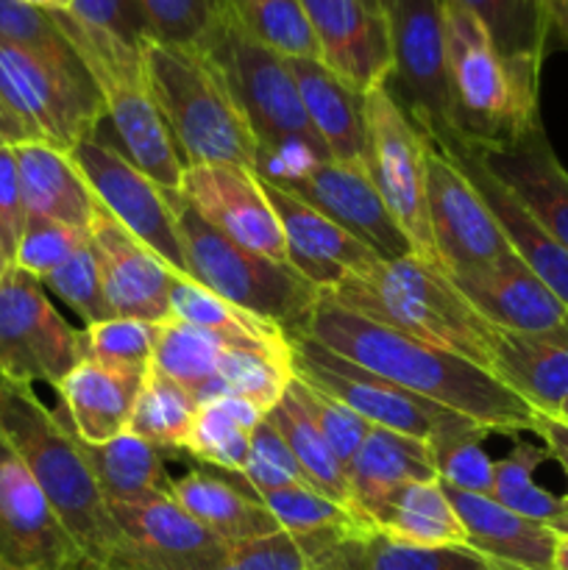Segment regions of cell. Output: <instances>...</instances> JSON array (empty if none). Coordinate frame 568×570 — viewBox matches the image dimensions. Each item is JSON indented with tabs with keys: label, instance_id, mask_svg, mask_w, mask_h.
<instances>
[{
	"label": "cell",
	"instance_id": "cell-24",
	"mask_svg": "<svg viewBox=\"0 0 568 570\" xmlns=\"http://www.w3.org/2000/svg\"><path fill=\"white\" fill-rule=\"evenodd\" d=\"M471 148V145H468ZM479 159L512 189L535 220L568 248V170L557 159L543 122L507 148H473Z\"/></svg>",
	"mask_w": 568,
	"mask_h": 570
},
{
	"label": "cell",
	"instance_id": "cell-63",
	"mask_svg": "<svg viewBox=\"0 0 568 570\" xmlns=\"http://www.w3.org/2000/svg\"><path fill=\"white\" fill-rule=\"evenodd\" d=\"M368 3H373V6H379V9H384V6H388V0H368Z\"/></svg>",
	"mask_w": 568,
	"mask_h": 570
},
{
	"label": "cell",
	"instance_id": "cell-40",
	"mask_svg": "<svg viewBox=\"0 0 568 570\" xmlns=\"http://www.w3.org/2000/svg\"><path fill=\"white\" fill-rule=\"evenodd\" d=\"M457 3L482 22L505 59L543 67L551 33L543 0H457Z\"/></svg>",
	"mask_w": 568,
	"mask_h": 570
},
{
	"label": "cell",
	"instance_id": "cell-33",
	"mask_svg": "<svg viewBox=\"0 0 568 570\" xmlns=\"http://www.w3.org/2000/svg\"><path fill=\"white\" fill-rule=\"evenodd\" d=\"M317 570H501L468 546H410L356 532L340 540Z\"/></svg>",
	"mask_w": 568,
	"mask_h": 570
},
{
	"label": "cell",
	"instance_id": "cell-26",
	"mask_svg": "<svg viewBox=\"0 0 568 570\" xmlns=\"http://www.w3.org/2000/svg\"><path fill=\"white\" fill-rule=\"evenodd\" d=\"M457 159V165L468 173L473 187L490 206L499 226L505 228L512 250L529 265V271L557 295L568 309V248H562L543 226L532 217V212L512 195V189L479 159V154L468 145L460 148H445Z\"/></svg>",
	"mask_w": 568,
	"mask_h": 570
},
{
	"label": "cell",
	"instance_id": "cell-42",
	"mask_svg": "<svg viewBox=\"0 0 568 570\" xmlns=\"http://www.w3.org/2000/svg\"><path fill=\"white\" fill-rule=\"evenodd\" d=\"M546 460H551L546 445L518 440V443L507 451V456L496 460L490 499H493L496 504L507 507V510L518 512V515L529 518V521H555V518L566 510L568 499L566 495L549 493V490H543L535 482V471H538Z\"/></svg>",
	"mask_w": 568,
	"mask_h": 570
},
{
	"label": "cell",
	"instance_id": "cell-10",
	"mask_svg": "<svg viewBox=\"0 0 568 570\" xmlns=\"http://www.w3.org/2000/svg\"><path fill=\"white\" fill-rule=\"evenodd\" d=\"M365 150L362 165L384 206L410 239L415 256L438 262L427 212V148L429 137L401 109L388 83L362 98ZM440 265V262H438Z\"/></svg>",
	"mask_w": 568,
	"mask_h": 570
},
{
	"label": "cell",
	"instance_id": "cell-2",
	"mask_svg": "<svg viewBox=\"0 0 568 570\" xmlns=\"http://www.w3.org/2000/svg\"><path fill=\"white\" fill-rule=\"evenodd\" d=\"M0 434L9 440L31 476L48 495L61 527L81 551L84 568L111 570L128 540L111 518L104 493L84 462L78 440L65 417L37 399L31 384L0 373Z\"/></svg>",
	"mask_w": 568,
	"mask_h": 570
},
{
	"label": "cell",
	"instance_id": "cell-14",
	"mask_svg": "<svg viewBox=\"0 0 568 570\" xmlns=\"http://www.w3.org/2000/svg\"><path fill=\"white\" fill-rule=\"evenodd\" d=\"M67 154L72 156L98 204L139 243L148 245L178 278H189L176 215H173L170 189H161L143 170H137L120 150L100 145L95 137L84 139Z\"/></svg>",
	"mask_w": 568,
	"mask_h": 570
},
{
	"label": "cell",
	"instance_id": "cell-1",
	"mask_svg": "<svg viewBox=\"0 0 568 570\" xmlns=\"http://www.w3.org/2000/svg\"><path fill=\"white\" fill-rule=\"evenodd\" d=\"M304 337L421 399L468 415L488 432L518 434L538 426V412L484 367L404 332L354 315L329 298L317 301ZM295 337V334H293Z\"/></svg>",
	"mask_w": 568,
	"mask_h": 570
},
{
	"label": "cell",
	"instance_id": "cell-22",
	"mask_svg": "<svg viewBox=\"0 0 568 570\" xmlns=\"http://www.w3.org/2000/svg\"><path fill=\"white\" fill-rule=\"evenodd\" d=\"M449 278L468 304L501 332H546L568 321L566 306L516 250L488 265L451 273Z\"/></svg>",
	"mask_w": 568,
	"mask_h": 570
},
{
	"label": "cell",
	"instance_id": "cell-60",
	"mask_svg": "<svg viewBox=\"0 0 568 570\" xmlns=\"http://www.w3.org/2000/svg\"><path fill=\"white\" fill-rule=\"evenodd\" d=\"M566 499H568V495H566ZM549 527H551V529H555V532H557V534H568V504H566V510H562V512H560V515H557V518H555V521H551V523H549Z\"/></svg>",
	"mask_w": 568,
	"mask_h": 570
},
{
	"label": "cell",
	"instance_id": "cell-18",
	"mask_svg": "<svg viewBox=\"0 0 568 570\" xmlns=\"http://www.w3.org/2000/svg\"><path fill=\"white\" fill-rule=\"evenodd\" d=\"M178 193L232 243L273 262H287L284 232L254 170L239 165H189Z\"/></svg>",
	"mask_w": 568,
	"mask_h": 570
},
{
	"label": "cell",
	"instance_id": "cell-39",
	"mask_svg": "<svg viewBox=\"0 0 568 570\" xmlns=\"http://www.w3.org/2000/svg\"><path fill=\"white\" fill-rule=\"evenodd\" d=\"M217 9L251 39L284 59H321L315 31L301 0H217Z\"/></svg>",
	"mask_w": 568,
	"mask_h": 570
},
{
	"label": "cell",
	"instance_id": "cell-5",
	"mask_svg": "<svg viewBox=\"0 0 568 570\" xmlns=\"http://www.w3.org/2000/svg\"><path fill=\"white\" fill-rule=\"evenodd\" d=\"M445 61L457 145L507 148L540 126V67L496 50L482 22L457 0H443Z\"/></svg>",
	"mask_w": 568,
	"mask_h": 570
},
{
	"label": "cell",
	"instance_id": "cell-35",
	"mask_svg": "<svg viewBox=\"0 0 568 570\" xmlns=\"http://www.w3.org/2000/svg\"><path fill=\"white\" fill-rule=\"evenodd\" d=\"M262 412L254 404L234 395H221V399L204 401L195 415L193 432L187 440V454L195 460L212 465L215 471L243 473L248 462L251 438L259 426Z\"/></svg>",
	"mask_w": 568,
	"mask_h": 570
},
{
	"label": "cell",
	"instance_id": "cell-6",
	"mask_svg": "<svg viewBox=\"0 0 568 570\" xmlns=\"http://www.w3.org/2000/svg\"><path fill=\"white\" fill-rule=\"evenodd\" d=\"M150 92L189 165L256 167V137L226 78L200 48L145 42Z\"/></svg>",
	"mask_w": 568,
	"mask_h": 570
},
{
	"label": "cell",
	"instance_id": "cell-56",
	"mask_svg": "<svg viewBox=\"0 0 568 570\" xmlns=\"http://www.w3.org/2000/svg\"><path fill=\"white\" fill-rule=\"evenodd\" d=\"M28 139H33V134L28 131L26 122L0 100V148H14V145L28 142Z\"/></svg>",
	"mask_w": 568,
	"mask_h": 570
},
{
	"label": "cell",
	"instance_id": "cell-9",
	"mask_svg": "<svg viewBox=\"0 0 568 570\" xmlns=\"http://www.w3.org/2000/svg\"><path fill=\"white\" fill-rule=\"evenodd\" d=\"M287 340L293 345V376L337 399L340 404L365 417L371 426L390 429V432L407 434V438L423 440V443H434L445 434L479 426L468 415H460L449 406L434 404V401L421 399L388 379L362 371L360 365L323 348L304 334Z\"/></svg>",
	"mask_w": 568,
	"mask_h": 570
},
{
	"label": "cell",
	"instance_id": "cell-64",
	"mask_svg": "<svg viewBox=\"0 0 568 570\" xmlns=\"http://www.w3.org/2000/svg\"><path fill=\"white\" fill-rule=\"evenodd\" d=\"M81 570H95V568H81Z\"/></svg>",
	"mask_w": 568,
	"mask_h": 570
},
{
	"label": "cell",
	"instance_id": "cell-13",
	"mask_svg": "<svg viewBox=\"0 0 568 570\" xmlns=\"http://www.w3.org/2000/svg\"><path fill=\"white\" fill-rule=\"evenodd\" d=\"M81 360L84 332L53 309L39 278L11 265L0 276V373L56 390Z\"/></svg>",
	"mask_w": 568,
	"mask_h": 570
},
{
	"label": "cell",
	"instance_id": "cell-47",
	"mask_svg": "<svg viewBox=\"0 0 568 570\" xmlns=\"http://www.w3.org/2000/svg\"><path fill=\"white\" fill-rule=\"evenodd\" d=\"M0 39L33 50L70 70H87L56 22L53 11H42L22 0H0Z\"/></svg>",
	"mask_w": 568,
	"mask_h": 570
},
{
	"label": "cell",
	"instance_id": "cell-43",
	"mask_svg": "<svg viewBox=\"0 0 568 570\" xmlns=\"http://www.w3.org/2000/svg\"><path fill=\"white\" fill-rule=\"evenodd\" d=\"M228 345L232 343L217 337V334L170 317V321L161 323L150 367L170 376L173 382L184 384L193 395H198V390L217 376Z\"/></svg>",
	"mask_w": 568,
	"mask_h": 570
},
{
	"label": "cell",
	"instance_id": "cell-19",
	"mask_svg": "<svg viewBox=\"0 0 568 570\" xmlns=\"http://www.w3.org/2000/svg\"><path fill=\"white\" fill-rule=\"evenodd\" d=\"M89 245L98 262L111 317L170 321V295L178 276L100 204L89 223Z\"/></svg>",
	"mask_w": 568,
	"mask_h": 570
},
{
	"label": "cell",
	"instance_id": "cell-30",
	"mask_svg": "<svg viewBox=\"0 0 568 570\" xmlns=\"http://www.w3.org/2000/svg\"><path fill=\"white\" fill-rule=\"evenodd\" d=\"M14 159L28 215L48 217V220L89 232L98 198L67 150L42 139H28V142L14 145Z\"/></svg>",
	"mask_w": 568,
	"mask_h": 570
},
{
	"label": "cell",
	"instance_id": "cell-54",
	"mask_svg": "<svg viewBox=\"0 0 568 570\" xmlns=\"http://www.w3.org/2000/svg\"><path fill=\"white\" fill-rule=\"evenodd\" d=\"M28 209L26 198H22L20 170H17L14 148H0V248H3L6 259H14L17 243L26 228Z\"/></svg>",
	"mask_w": 568,
	"mask_h": 570
},
{
	"label": "cell",
	"instance_id": "cell-21",
	"mask_svg": "<svg viewBox=\"0 0 568 570\" xmlns=\"http://www.w3.org/2000/svg\"><path fill=\"white\" fill-rule=\"evenodd\" d=\"M262 187H265L267 200H271L278 226L284 232L290 267L298 271L317 289L326 293V289L337 287L343 278L360 276L379 262V256L365 243H360L343 226L312 209L310 204L267 181H262Z\"/></svg>",
	"mask_w": 568,
	"mask_h": 570
},
{
	"label": "cell",
	"instance_id": "cell-17",
	"mask_svg": "<svg viewBox=\"0 0 568 570\" xmlns=\"http://www.w3.org/2000/svg\"><path fill=\"white\" fill-rule=\"evenodd\" d=\"M273 187L295 195L312 209L326 215L329 220L343 226L360 243H365L379 259L393 262L415 254L410 239L404 237L399 223L384 206L382 195L373 187L362 161H315Z\"/></svg>",
	"mask_w": 568,
	"mask_h": 570
},
{
	"label": "cell",
	"instance_id": "cell-4",
	"mask_svg": "<svg viewBox=\"0 0 568 570\" xmlns=\"http://www.w3.org/2000/svg\"><path fill=\"white\" fill-rule=\"evenodd\" d=\"M198 48L215 61L254 131V173L262 181L278 184L315 161L329 159L284 56L251 39L221 9Z\"/></svg>",
	"mask_w": 568,
	"mask_h": 570
},
{
	"label": "cell",
	"instance_id": "cell-37",
	"mask_svg": "<svg viewBox=\"0 0 568 570\" xmlns=\"http://www.w3.org/2000/svg\"><path fill=\"white\" fill-rule=\"evenodd\" d=\"M170 315L176 321L189 323V326L217 334L228 343H256L267 345V348L290 351V340L284 328L228 304L221 295L209 293L198 282H193V278H178L176 282L170 295Z\"/></svg>",
	"mask_w": 568,
	"mask_h": 570
},
{
	"label": "cell",
	"instance_id": "cell-61",
	"mask_svg": "<svg viewBox=\"0 0 568 570\" xmlns=\"http://www.w3.org/2000/svg\"><path fill=\"white\" fill-rule=\"evenodd\" d=\"M9 259H6V254H3V248H0V276H3L6 271H9Z\"/></svg>",
	"mask_w": 568,
	"mask_h": 570
},
{
	"label": "cell",
	"instance_id": "cell-12",
	"mask_svg": "<svg viewBox=\"0 0 568 570\" xmlns=\"http://www.w3.org/2000/svg\"><path fill=\"white\" fill-rule=\"evenodd\" d=\"M384 11L393 48L390 92L432 142L454 148L443 0H388Z\"/></svg>",
	"mask_w": 568,
	"mask_h": 570
},
{
	"label": "cell",
	"instance_id": "cell-28",
	"mask_svg": "<svg viewBox=\"0 0 568 570\" xmlns=\"http://www.w3.org/2000/svg\"><path fill=\"white\" fill-rule=\"evenodd\" d=\"M237 482V473L221 476L209 468H193L184 476L173 479L170 499L223 543H239V540L282 532L259 495L254 490H243Z\"/></svg>",
	"mask_w": 568,
	"mask_h": 570
},
{
	"label": "cell",
	"instance_id": "cell-58",
	"mask_svg": "<svg viewBox=\"0 0 568 570\" xmlns=\"http://www.w3.org/2000/svg\"><path fill=\"white\" fill-rule=\"evenodd\" d=\"M28 6H37L42 11H67L70 9V0H22Z\"/></svg>",
	"mask_w": 568,
	"mask_h": 570
},
{
	"label": "cell",
	"instance_id": "cell-3",
	"mask_svg": "<svg viewBox=\"0 0 568 570\" xmlns=\"http://www.w3.org/2000/svg\"><path fill=\"white\" fill-rule=\"evenodd\" d=\"M323 298L368 321L466 356L468 362L493 373L501 328L490 326L468 304L438 262H427L415 254L393 262L379 259L371 271L343 278L337 287L326 289Z\"/></svg>",
	"mask_w": 568,
	"mask_h": 570
},
{
	"label": "cell",
	"instance_id": "cell-34",
	"mask_svg": "<svg viewBox=\"0 0 568 570\" xmlns=\"http://www.w3.org/2000/svg\"><path fill=\"white\" fill-rule=\"evenodd\" d=\"M368 527L384 538L410 546H466V529L440 479L395 490L368 518Z\"/></svg>",
	"mask_w": 568,
	"mask_h": 570
},
{
	"label": "cell",
	"instance_id": "cell-38",
	"mask_svg": "<svg viewBox=\"0 0 568 570\" xmlns=\"http://www.w3.org/2000/svg\"><path fill=\"white\" fill-rule=\"evenodd\" d=\"M198 406V399L184 384L148 367L128 421V432L159 451H184Z\"/></svg>",
	"mask_w": 568,
	"mask_h": 570
},
{
	"label": "cell",
	"instance_id": "cell-52",
	"mask_svg": "<svg viewBox=\"0 0 568 570\" xmlns=\"http://www.w3.org/2000/svg\"><path fill=\"white\" fill-rule=\"evenodd\" d=\"M150 39L178 48H198L217 14V0H137Z\"/></svg>",
	"mask_w": 568,
	"mask_h": 570
},
{
	"label": "cell",
	"instance_id": "cell-27",
	"mask_svg": "<svg viewBox=\"0 0 568 570\" xmlns=\"http://www.w3.org/2000/svg\"><path fill=\"white\" fill-rule=\"evenodd\" d=\"M493 376L538 415H560L568 401V321L546 332H499Z\"/></svg>",
	"mask_w": 568,
	"mask_h": 570
},
{
	"label": "cell",
	"instance_id": "cell-53",
	"mask_svg": "<svg viewBox=\"0 0 568 570\" xmlns=\"http://www.w3.org/2000/svg\"><path fill=\"white\" fill-rule=\"evenodd\" d=\"M67 14L89 28L115 33L137 48H145V42H150V31L145 26L137 0H70Z\"/></svg>",
	"mask_w": 568,
	"mask_h": 570
},
{
	"label": "cell",
	"instance_id": "cell-29",
	"mask_svg": "<svg viewBox=\"0 0 568 570\" xmlns=\"http://www.w3.org/2000/svg\"><path fill=\"white\" fill-rule=\"evenodd\" d=\"M345 479H349L351 507L368 523V518L395 490L415 482H434L438 471H434L429 443L373 426L351 465L345 468Z\"/></svg>",
	"mask_w": 568,
	"mask_h": 570
},
{
	"label": "cell",
	"instance_id": "cell-25",
	"mask_svg": "<svg viewBox=\"0 0 568 570\" xmlns=\"http://www.w3.org/2000/svg\"><path fill=\"white\" fill-rule=\"evenodd\" d=\"M145 373L148 371L81 360L56 387L59 395L56 412L65 417L78 440L92 445L106 443L128 432Z\"/></svg>",
	"mask_w": 568,
	"mask_h": 570
},
{
	"label": "cell",
	"instance_id": "cell-41",
	"mask_svg": "<svg viewBox=\"0 0 568 570\" xmlns=\"http://www.w3.org/2000/svg\"><path fill=\"white\" fill-rule=\"evenodd\" d=\"M356 532L368 529L315 534H293L282 529L267 538L226 543L206 570H317L340 540Z\"/></svg>",
	"mask_w": 568,
	"mask_h": 570
},
{
	"label": "cell",
	"instance_id": "cell-57",
	"mask_svg": "<svg viewBox=\"0 0 568 570\" xmlns=\"http://www.w3.org/2000/svg\"><path fill=\"white\" fill-rule=\"evenodd\" d=\"M546 14H549V26L562 42L568 45V0H543Z\"/></svg>",
	"mask_w": 568,
	"mask_h": 570
},
{
	"label": "cell",
	"instance_id": "cell-23",
	"mask_svg": "<svg viewBox=\"0 0 568 570\" xmlns=\"http://www.w3.org/2000/svg\"><path fill=\"white\" fill-rule=\"evenodd\" d=\"M443 484V482H440ZM451 507L466 529V546L501 570H555L560 534L549 523L529 521L488 495L445 488Z\"/></svg>",
	"mask_w": 568,
	"mask_h": 570
},
{
	"label": "cell",
	"instance_id": "cell-62",
	"mask_svg": "<svg viewBox=\"0 0 568 570\" xmlns=\"http://www.w3.org/2000/svg\"><path fill=\"white\" fill-rule=\"evenodd\" d=\"M557 417H560V421H566V423H568V401H566V404H562L560 415H557Z\"/></svg>",
	"mask_w": 568,
	"mask_h": 570
},
{
	"label": "cell",
	"instance_id": "cell-8",
	"mask_svg": "<svg viewBox=\"0 0 568 570\" xmlns=\"http://www.w3.org/2000/svg\"><path fill=\"white\" fill-rule=\"evenodd\" d=\"M173 215L193 282L262 321L276 323L287 337L304 332L323 289L306 282L287 262H273L232 243L178 189L173 193Z\"/></svg>",
	"mask_w": 568,
	"mask_h": 570
},
{
	"label": "cell",
	"instance_id": "cell-20",
	"mask_svg": "<svg viewBox=\"0 0 568 570\" xmlns=\"http://www.w3.org/2000/svg\"><path fill=\"white\" fill-rule=\"evenodd\" d=\"M315 31L321 61L356 92L393 76L388 11L368 0H301Z\"/></svg>",
	"mask_w": 568,
	"mask_h": 570
},
{
	"label": "cell",
	"instance_id": "cell-31",
	"mask_svg": "<svg viewBox=\"0 0 568 570\" xmlns=\"http://www.w3.org/2000/svg\"><path fill=\"white\" fill-rule=\"evenodd\" d=\"M312 128L321 137L329 159L362 161L365 150V115L354 87L334 76L321 59H287Z\"/></svg>",
	"mask_w": 568,
	"mask_h": 570
},
{
	"label": "cell",
	"instance_id": "cell-45",
	"mask_svg": "<svg viewBox=\"0 0 568 570\" xmlns=\"http://www.w3.org/2000/svg\"><path fill=\"white\" fill-rule=\"evenodd\" d=\"M488 434V429L471 426L466 432L445 434V438L429 443L434 471H438V479L445 488L462 490V493L471 495H488L490 499L496 462L482 449V440Z\"/></svg>",
	"mask_w": 568,
	"mask_h": 570
},
{
	"label": "cell",
	"instance_id": "cell-44",
	"mask_svg": "<svg viewBox=\"0 0 568 570\" xmlns=\"http://www.w3.org/2000/svg\"><path fill=\"white\" fill-rule=\"evenodd\" d=\"M262 504L271 510L278 527L293 534L315 532H354L371 529L354 510L326 499L312 488H282L259 495Z\"/></svg>",
	"mask_w": 568,
	"mask_h": 570
},
{
	"label": "cell",
	"instance_id": "cell-36",
	"mask_svg": "<svg viewBox=\"0 0 568 570\" xmlns=\"http://www.w3.org/2000/svg\"><path fill=\"white\" fill-rule=\"evenodd\" d=\"M267 423L282 434V440L287 443V449L293 451L295 462L304 471L306 482L312 484V490H317L326 499L337 501V504L351 507V493H349V479H345V468L340 465V460L334 456V451L329 449L326 438L321 434V429L315 426L310 415H306L304 406L295 401V395L290 393V387L284 390V395L278 399V404L267 412Z\"/></svg>",
	"mask_w": 568,
	"mask_h": 570
},
{
	"label": "cell",
	"instance_id": "cell-46",
	"mask_svg": "<svg viewBox=\"0 0 568 570\" xmlns=\"http://www.w3.org/2000/svg\"><path fill=\"white\" fill-rule=\"evenodd\" d=\"M161 323L131 321V317H111L84 328V360L104 362V365L148 371L159 343Z\"/></svg>",
	"mask_w": 568,
	"mask_h": 570
},
{
	"label": "cell",
	"instance_id": "cell-48",
	"mask_svg": "<svg viewBox=\"0 0 568 570\" xmlns=\"http://www.w3.org/2000/svg\"><path fill=\"white\" fill-rule=\"evenodd\" d=\"M290 393L295 395L301 406L306 410V415L315 421V426L321 429V434L326 438L329 449L334 451V456L340 460V465L349 468L351 460L356 456L360 445L365 443L368 432H371V423L365 417L356 415L354 410H349L345 404H340L332 395L321 393V390L310 387L301 379L293 376V382L287 384Z\"/></svg>",
	"mask_w": 568,
	"mask_h": 570
},
{
	"label": "cell",
	"instance_id": "cell-16",
	"mask_svg": "<svg viewBox=\"0 0 568 570\" xmlns=\"http://www.w3.org/2000/svg\"><path fill=\"white\" fill-rule=\"evenodd\" d=\"M48 495L0 434V570H81Z\"/></svg>",
	"mask_w": 568,
	"mask_h": 570
},
{
	"label": "cell",
	"instance_id": "cell-55",
	"mask_svg": "<svg viewBox=\"0 0 568 570\" xmlns=\"http://www.w3.org/2000/svg\"><path fill=\"white\" fill-rule=\"evenodd\" d=\"M535 434L543 440L546 451H549L551 460L562 468L568 479V423L560 421V417H538V426H535Z\"/></svg>",
	"mask_w": 568,
	"mask_h": 570
},
{
	"label": "cell",
	"instance_id": "cell-51",
	"mask_svg": "<svg viewBox=\"0 0 568 570\" xmlns=\"http://www.w3.org/2000/svg\"><path fill=\"white\" fill-rule=\"evenodd\" d=\"M239 479H243L256 495L282 488H312V484L306 482L304 471L298 468V462H295L293 451L287 449L282 434L267 423V417H262L259 426L254 429L248 462H245Z\"/></svg>",
	"mask_w": 568,
	"mask_h": 570
},
{
	"label": "cell",
	"instance_id": "cell-7",
	"mask_svg": "<svg viewBox=\"0 0 568 570\" xmlns=\"http://www.w3.org/2000/svg\"><path fill=\"white\" fill-rule=\"evenodd\" d=\"M53 17L104 98L106 117L120 139L123 156L161 189L176 193L187 161L150 92L145 50L115 33L72 20L67 11H53Z\"/></svg>",
	"mask_w": 568,
	"mask_h": 570
},
{
	"label": "cell",
	"instance_id": "cell-15",
	"mask_svg": "<svg viewBox=\"0 0 568 570\" xmlns=\"http://www.w3.org/2000/svg\"><path fill=\"white\" fill-rule=\"evenodd\" d=\"M427 212L434 254L449 276L512 254L505 228L468 173L432 139L427 148Z\"/></svg>",
	"mask_w": 568,
	"mask_h": 570
},
{
	"label": "cell",
	"instance_id": "cell-32",
	"mask_svg": "<svg viewBox=\"0 0 568 570\" xmlns=\"http://www.w3.org/2000/svg\"><path fill=\"white\" fill-rule=\"evenodd\" d=\"M78 449L106 504H128L161 493L170 495L173 476L165 468V456L137 434L123 432L98 445L78 440Z\"/></svg>",
	"mask_w": 568,
	"mask_h": 570
},
{
	"label": "cell",
	"instance_id": "cell-59",
	"mask_svg": "<svg viewBox=\"0 0 568 570\" xmlns=\"http://www.w3.org/2000/svg\"><path fill=\"white\" fill-rule=\"evenodd\" d=\"M555 570H568V534H560V540H557Z\"/></svg>",
	"mask_w": 568,
	"mask_h": 570
},
{
	"label": "cell",
	"instance_id": "cell-11",
	"mask_svg": "<svg viewBox=\"0 0 568 570\" xmlns=\"http://www.w3.org/2000/svg\"><path fill=\"white\" fill-rule=\"evenodd\" d=\"M0 100L33 139L72 150L92 139L106 106L87 70H70L33 50L0 39Z\"/></svg>",
	"mask_w": 568,
	"mask_h": 570
},
{
	"label": "cell",
	"instance_id": "cell-50",
	"mask_svg": "<svg viewBox=\"0 0 568 570\" xmlns=\"http://www.w3.org/2000/svg\"><path fill=\"white\" fill-rule=\"evenodd\" d=\"M42 287H48L50 293L59 295L70 309H76V315L84 317L87 326L95 323L111 321V309L106 304L104 284H100V271L98 262H95L92 245H84L78 248L65 265L56 267L53 273L42 278Z\"/></svg>",
	"mask_w": 568,
	"mask_h": 570
},
{
	"label": "cell",
	"instance_id": "cell-49",
	"mask_svg": "<svg viewBox=\"0 0 568 570\" xmlns=\"http://www.w3.org/2000/svg\"><path fill=\"white\" fill-rule=\"evenodd\" d=\"M87 243H89L87 228L65 226V223L59 220L28 215L26 228H22V237L20 243H17L11 265L20 267V271H26L28 276L42 282L48 273H53L56 267L65 265V262Z\"/></svg>",
	"mask_w": 568,
	"mask_h": 570
}]
</instances>
